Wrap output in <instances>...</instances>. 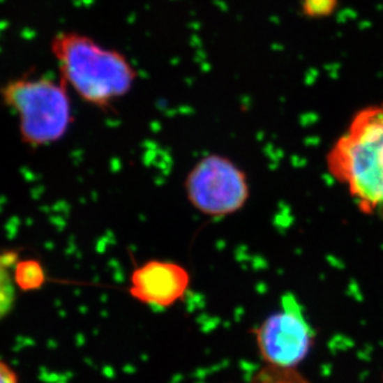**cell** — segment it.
<instances>
[{
	"label": "cell",
	"instance_id": "cell-1",
	"mask_svg": "<svg viewBox=\"0 0 383 383\" xmlns=\"http://www.w3.org/2000/svg\"><path fill=\"white\" fill-rule=\"evenodd\" d=\"M50 52L67 89L97 111H111L133 91L139 77L124 52L89 33L57 31L51 38Z\"/></svg>",
	"mask_w": 383,
	"mask_h": 383
},
{
	"label": "cell",
	"instance_id": "cell-2",
	"mask_svg": "<svg viewBox=\"0 0 383 383\" xmlns=\"http://www.w3.org/2000/svg\"><path fill=\"white\" fill-rule=\"evenodd\" d=\"M325 161L365 215L383 217V102L356 112Z\"/></svg>",
	"mask_w": 383,
	"mask_h": 383
},
{
	"label": "cell",
	"instance_id": "cell-3",
	"mask_svg": "<svg viewBox=\"0 0 383 383\" xmlns=\"http://www.w3.org/2000/svg\"><path fill=\"white\" fill-rule=\"evenodd\" d=\"M0 102L15 116L19 138L30 149L57 144L75 122L73 93L60 78L27 73L0 84Z\"/></svg>",
	"mask_w": 383,
	"mask_h": 383
},
{
	"label": "cell",
	"instance_id": "cell-4",
	"mask_svg": "<svg viewBox=\"0 0 383 383\" xmlns=\"http://www.w3.org/2000/svg\"><path fill=\"white\" fill-rule=\"evenodd\" d=\"M190 204L205 216L226 217L245 207L250 190L246 172L228 156L207 154L185 178Z\"/></svg>",
	"mask_w": 383,
	"mask_h": 383
},
{
	"label": "cell",
	"instance_id": "cell-5",
	"mask_svg": "<svg viewBox=\"0 0 383 383\" xmlns=\"http://www.w3.org/2000/svg\"><path fill=\"white\" fill-rule=\"evenodd\" d=\"M253 333L263 362L282 368L299 366L315 343V331L293 294H284L280 309L266 317Z\"/></svg>",
	"mask_w": 383,
	"mask_h": 383
},
{
	"label": "cell",
	"instance_id": "cell-6",
	"mask_svg": "<svg viewBox=\"0 0 383 383\" xmlns=\"http://www.w3.org/2000/svg\"><path fill=\"white\" fill-rule=\"evenodd\" d=\"M190 287V274L183 266L169 261H150L135 268L129 293L147 306L167 308L183 299Z\"/></svg>",
	"mask_w": 383,
	"mask_h": 383
},
{
	"label": "cell",
	"instance_id": "cell-7",
	"mask_svg": "<svg viewBox=\"0 0 383 383\" xmlns=\"http://www.w3.org/2000/svg\"><path fill=\"white\" fill-rule=\"evenodd\" d=\"M15 301V280L0 255V320L10 313Z\"/></svg>",
	"mask_w": 383,
	"mask_h": 383
},
{
	"label": "cell",
	"instance_id": "cell-8",
	"mask_svg": "<svg viewBox=\"0 0 383 383\" xmlns=\"http://www.w3.org/2000/svg\"><path fill=\"white\" fill-rule=\"evenodd\" d=\"M253 383H309L303 377L296 368H282V367H263L257 373Z\"/></svg>",
	"mask_w": 383,
	"mask_h": 383
},
{
	"label": "cell",
	"instance_id": "cell-9",
	"mask_svg": "<svg viewBox=\"0 0 383 383\" xmlns=\"http://www.w3.org/2000/svg\"><path fill=\"white\" fill-rule=\"evenodd\" d=\"M44 272L39 263L27 261L17 264L14 280L20 288L30 290L39 288L44 282Z\"/></svg>",
	"mask_w": 383,
	"mask_h": 383
},
{
	"label": "cell",
	"instance_id": "cell-10",
	"mask_svg": "<svg viewBox=\"0 0 383 383\" xmlns=\"http://www.w3.org/2000/svg\"><path fill=\"white\" fill-rule=\"evenodd\" d=\"M339 8V0H300L301 14L308 19H326Z\"/></svg>",
	"mask_w": 383,
	"mask_h": 383
},
{
	"label": "cell",
	"instance_id": "cell-11",
	"mask_svg": "<svg viewBox=\"0 0 383 383\" xmlns=\"http://www.w3.org/2000/svg\"><path fill=\"white\" fill-rule=\"evenodd\" d=\"M0 383H19L17 373L3 360H0Z\"/></svg>",
	"mask_w": 383,
	"mask_h": 383
}]
</instances>
